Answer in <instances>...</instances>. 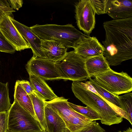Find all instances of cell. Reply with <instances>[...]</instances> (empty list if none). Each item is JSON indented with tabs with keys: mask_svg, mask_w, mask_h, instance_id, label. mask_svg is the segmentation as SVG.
Returning a JSON list of instances; mask_svg holds the SVG:
<instances>
[{
	"mask_svg": "<svg viewBox=\"0 0 132 132\" xmlns=\"http://www.w3.org/2000/svg\"><path fill=\"white\" fill-rule=\"evenodd\" d=\"M68 100L58 97L45 103L60 116L71 132H79L93 121L75 111L69 104Z\"/></svg>",
	"mask_w": 132,
	"mask_h": 132,
	"instance_id": "4",
	"label": "cell"
},
{
	"mask_svg": "<svg viewBox=\"0 0 132 132\" xmlns=\"http://www.w3.org/2000/svg\"><path fill=\"white\" fill-rule=\"evenodd\" d=\"M45 113L47 132H71L60 116L46 105Z\"/></svg>",
	"mask_w": 132,
	"mask_h": 132,
	"instance_id": "16",
	"label": "cell"
},
{
	"mask_svg": "<svg viewBox=\"0 0 132 132\" xmlns=\"http://www.w3.org/2000/svg\"><path fill=\"white\" fill-rule=\"evenodd\" d=\"M75 7L77 26L85 35L89 36L95 24V11L90 0H79Z\"/></svg>",
	"mask_w": 132,
	"mask_h": 132,
	"instance_id": "9",
	"label": "cell"
},
{
	"mask_svg": "<svg viewBox=\"0 0 132 132\" xmlns=\"http://www.w3.org/2000/svg\"><path fill=\"white\" fill-rule=\"evenodd\" d=\"M10 18L13 23L22 36L30 45L33 56L45 58L41 48V39L29 27L14 20L12 16Z\"/></svg>",
	"mask_w": 132,
	"mask_h": 132,
	"instance_id": "13",
	"label": "cell"
},
{
	"mask_svg": "<svg viewBox=\"0 0 132 132\" xmlns=\"http://www.w3.org/2000/svg\"><path fill=\"white\" fill-rule=\"evenodd\" d=\"M106 13L113 20L132 17V0H108Z\"/></svg>",
	"mask_w": 132,
	"mask_h": 132,
	"instance_id": "14",
	"label": "cell"
},
{
	"mask_svg": "<svg viewBox=\"0 0 132 132\" xmlns=\"http://www.w3.org/2000/svg\"><path fill=\"white\" fill-rule=\"evenodd\" d=\"M11 105L8 83H4L0 82V112L8 111Z\"/></svg>",
	"mask_w": 132,
	"mask_h": 132,
	"instance_id": "21",
	"label": "cell"
},
{
	"mask_svg": "<svg viewBox=\"0 0 132 132\" xmlns=\"http://www.w3.org/2000/svg\"><path fill=\"white\" fill-rule=\"evenodd\" d=\"M69 105L75 111L84 116L92 121L100 120L98 114L94 110L87 106L83 107L68 102Z\"/></svg>",
	"mask_w": 132,
	"mask_h": 132,
	"instance_id": "22",
	"label": "cell"
},
{
	"mask_svg": "<svg viewBox=\"0 0 132 132\" xmlns=\"http://www.w3.org/2000/svg\"><path fill=\"white\" fill-rule=\"evenodd\" d=\"M6 132H13L12 131H10L9 130H7ZM31 132H47V131H44L43 130H42L41 131H34Z\"/></svg>",
	"mask_w": 132,
	"mask_h": 132,
	"instance_id": "33",
	"label": "cell"
},
{
	"mask_svg": "<svg viewBox=\"0 0 132 132\" xmlns=\"http://www.w3.org/2000/svg\"><path fill=\"white\" fill-rule=\"evenodd\" d=\"M12 13H6L0 22V30L16 51H20L30 48L29 45L15 27L10 18Z\"/></svg>",
	"mask_w": 132,
	"mask_h": 132,
	"instance_id": "10",
	"label": "cell"
},
{
	"mask_svg": "<svg viewBox=\"0 0 132 132\" xmlns=\"http://www.w3.org/2000/svg\"><path fill=\"white\" fill-rule=\"evenodd\" d=\"M6 13H5L2 11L0 10V22L3 16Z\"/></svg>",
	"mask_w": 132,
	"mask_h": 132,
	"instance_id": "31",
	"label": "cell"
},
{
	"mask_svg": "<svg viewBox=\"0 0 132 132\" xmlns=\"http://www.w3.org/2000/svg\"><path fill=\"white\" fill-rule=\"evenodd\" d=\"M77 54L85 59L103 55V46L95 37L89 36L81 38L73 48Z\"/></svg>",
	"mask_w": 132,
	"mask_h": 132,
	"instance_id": "11",
	"label": "cell"
},
{
	"mask_svg": "<svg viewBox=\"0 0 132 132\" xmlns=\"http://www.w3.org/2000/svg\"><path fill=\"white\" fill-rule=\"evenodd\" d=\"M8 111L0 112V132H6L7 130Z\"/></svg>",
	"mask_w": 132,
	"mask_h": 132,
	"instance_id": "27",
	"label": "cell"
},
{
	"mask_svg": "<svg viewBox=\"0 0 132 132\" xmlns=\"http://www.w3.org/2000/svg\"><path fill=\"white\" fill-rule=\"evenodd\" d=\"M0 10L6 13H12L15 11L10 7L7 0H0Z\"/></svg>",
	"mask_w": 132,
	"mask_h": 132,
	"instance_id": "28",
	"label": "cell"
},
{
	"mask_svg": "<svg viewBox=\"0 0 132 132\" xmlns=\"http://www.w3.org/2000/svg\"><path fill=\"white\" fill-rule=\"evenodd\" d=\"M19 82L23 88L29 95L35 92L30 82L28 81L23 80H19Z\"/></svg>",
	"mask_w": 132,
	"mask_h": 132,
	"instance_id": "29",
	"label": "cell"
},
{
	"mask_svg": "<svg viewBox=\"0 0 132 132\" xmlns=\"http://www.w3.org/2000/svg\"><path fill=\"white\" fill-rule=\"evenodd\" d=\"M71 88L77 98L98 114L102 124L110 126L122 121L123 118L105 100L98 94L89 90L83 82L73 81Z\"/></svg>",
	"mask_w": 132,
	"mask_h": 132,
	"instance_id": "2",
	"label": "cell"
},
{
	"mask_svg": "<svg viewBox=\"0 0 132 132\" xmlns=\"http://www.w3.org/2000/svg\"><path fill=\"white\" fill-rule=\"evenodd\" d=\"M26 68L29 75L44 80L61 79L56 63L46 59L33 56L28 62Z\"/></svg>",
	"mask_w": 132,
	"mask_h": 132,
	"instance_id": "8",
	"label": "cell"
},
{
	"mask_svg": "<svg viewBox=\"0 0 132 132\" xmlns=\"http://www.w3.org/2000/svg\"><path fill=\"white\" fill-rule=\"evenodd\" d=\"M14 96V101H17L37 120L31 99L21 86L19 80L15 83Z\"/></svg>",
	"mask_w": 132,
	"mask_h": 132,
	"instance_id": "19",
	"label": "cell"
},
{
	"mask_svg": "<svg viewBox=\"0 0 132 132\" xmlns=\"http://www.w3.org/2000/svg\"><path fill=\"white\" fill-rule=\"evenodd\" d=\"M104 130L96 121H93L87 127L79 132H105Z\"/></svg>",
	"mask_w": 132,
	"mask_h": 132,
	"instance_id": "26",
	"label": "cell"
},
{
	"mask_svg": "<svg viewBox=\"0 0 132 132\" xmlns=\"http://www.w3.org/2000/svg\"><path fill=\"white\" fill-rule=\"evenodd\" d=\"M85 65L89 77L91 78L95 75L105 72L111 69L103 55L86 59Z\"/></svg>",
	"mask_w": 132,
	"mask_h": 132,
	"instance_id": "18",
	"label": "cell"
},
{
	"mask_svg": "<svg viewBox=\"0 0 132 132\" xmlns=\"http://www.w3.org/2000/svg\"><path fill=\"white\" fill-rule=\"evenodd\" d=\"M16 50L7 40L0 30V52L12 54Z\"/></svg>",
	"mask_w": 132,
	"mask_h": 132,
	"instance_id": "25",
	"label": "cell"
},
{
	"mask_svg": "<svg viewBox=\"0 0 132 132\" xmlns=\"http://www.w3.org/2000/svg\"><path fill=\"white\" fill-rule=\"evenodd\" d=\"M95 10V13L100 15L106 13L108 0H90Z\"/></svg>",
	"mask_w": 132,
	"mask_h": 132,
	"instance_id": "24",
	"label": "cell"
},
{
	"mask_svg": "<svg viewBox=\"0 0 132 132\" xmlns=\"http://www.w3.org/2000/svg\"><path fill=\"white\" fill-rule=\"evenodd\" d=\"M37 120L43 130L47 131L45 119V101L35 92L29 95Z\"/></svg>",
	"mask_w": 132,
	"mask_h": 132,
	"instance_id": "20",
	"label": "cell"
},
{
	"mask_svg": "<svg viewBox=\"0 0 132 132\" xmlns=\"http://www.w3.org/2000/svg\"><path fill=\"white\" fill-rule=\"evenodd\" d=\"M30 82L35 92L44 100L51 101L58 97L43 79L29 75Z\"/></svg>",
	"mask_w": 132,
	"mask_h": 132,
	"instance_id": "17",
	"label": "cell"
},
{
	"mask_svg": "<svg viewBox=\"0 0 132 132\" xmlns=\"http://www.w3.org/2000/svg\"><path fill=\"white\" fill-rule=\"evenodd\" d=\"M41 46L45 59L55 63L61 61L67 53V48L57 41L41 39Z\"/></svg>",
	"mask_w": 132,
	"mask_h": 132,
	"instance_id": "15",
	"label": "cell"
},
{
	"mask_svg": "<svg viewBox=\"0 0 132 132\" xmlns=\"http://www.w3.org/2000/svg\"><path fill=\"white\" fill-rule=\"evenodd\" d=\"M7 130L13 132L43 130L38 121L16 101L8 111Z\"/></svg>",
	"mask_w": 132,
	"mask_h": 132,
	"instance_id": "7",
	"label": "cell"
},
{
	"mask_svg": "<svg viewBox=\"0 0 132 132\" xmlns=\"http://www.w3.org/2000/svg\"><path fill=\"white\" fill-rule=\"evenodd\" d=\"M89 82L86 84L87 88L89 90L98 94L109 104L118 114L123 118L129 121L127 115L124 110L118 96L113 95L108 92L98 85L92 78H89Z\"/></svg>",
	"mask_w": 132,
	"mask_h": 132,
	"instance_id": "12",
	"label": "cell"
},
{
	"mask_svg": "<svg viewBox=\"0 0 132 132\" xmlns=\"http://www.w3.org/2000/svg\"><path fill=\"white\" fill-rule=\"evenodd\" d=\"M7 1L11 7L17 10L22 7L23 4V1L22 0H9Z\"/></svg>",
	"mask_w": 132,
	"mask_h": 132,
	"instance_id": "30",
	"label": "cell"
},
{
	"mask_svg": "<svg viewBox=\"0 0 132 132\" xmlns=\"http://www.w3.org/2000/svg\"><path fill=\"white\" fill-rule=\"evenodd\" d=\"M118 132H132V129L131 128L129 127L126 130L122 131H120Z\"/></svg>",
	"mask_w": 132,
	"mask_h": 132,
	"instance_id": "32",
	"label": "cell"
},
{
	"mask_svg": "<svg viewBox=\"0 0 132 132\" xmlns=\"http://www.w3.org/2000/svg\"><path fill=\"white\" fill-rule=\"evenodd\" d=\"M86 59L74 50L67 52L61 61L56 63L61 79L73 81L89 79L90 77L85 65Z\"/></svg>",
	"mask_w": 132,
	"mask_h": 132,
	"instance_id": "6",
	"label": "cell"
},
{
	"mask_svg": "<svg viewBox=\"0 0 132 132\" xmlns=\"http://www.w3.org/2000/svg\"><path fill=\"white\" fill-rule=\"evenodd\" d=\"M92 77L100 86L115 95L128 93L132 90V78L123 71L118 72L111 69Z\"/></svg>",
	"mask_w": 132,
	"mask_h": 132,
	"instance_id": "5",
	"label": "cell"
},
{
	"mask_svg": "<svg viewBox=\"0 0 132 132\" xmlns=\"http://www.w3.org/2000/svg\"><path fill=\"white\" fill-rule=\"evenodd\" d=\"M118 97L124 110L127 115L129 122L132 125V93H129Z\"/></svg>",
	"mask_w": 132,
	"mask_h": 132,
	"instance_id": "23",
	"label": "cell"
},
{
	"mask_svg": "<svg viewBox=\"0 0 132 132\" xmlns=\"http://www.w3.org/2000/svg\"><path fill=\"white\" fill-rule=\"evenodd\" d=\"M29 28L41 39L57 41L67 48H73L81 38L87 36L77 29L72 24L63 25L36 24Z\"/></svg>",
	"mask_w": 132,
	"mask_h": 132,
	"instance_id": "3",
	"label": "cell"
},
{
	"mask_svg": "<svg viewBox=\"0 0 132 132\" xmlns=\"http://www.w3.org/2000/svg\"><path fill=\"white\" fill-rule=\"evenodd\" d=\"M103 55L109 65L117 66L132 58V17L104 22Z\"/></svg>",
	"mask_w": 132,
	"mask_h": 132,
	"instance_id": "1",
	"label": "cell"
}]
</instances>
